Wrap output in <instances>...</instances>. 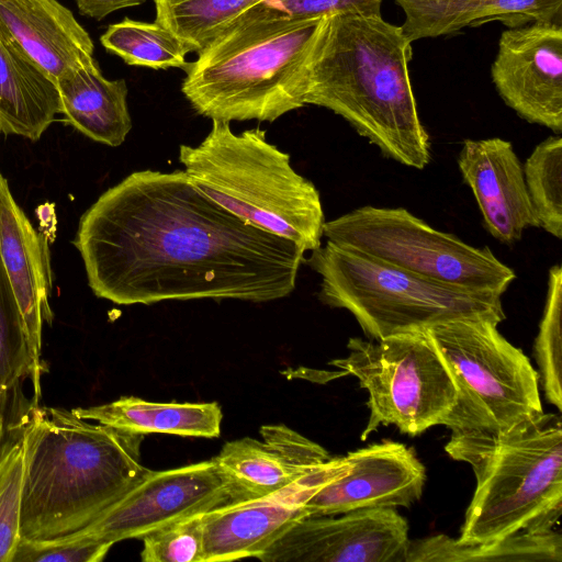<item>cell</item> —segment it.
<instances>
[{"label": "cell", "mask_w": 562, "mask_h": 562, "mask_svg": "<svg viewBox=\"0 0 562 562\" xmlns=\"http://www.w3.org/2000/svg\"><path fill=\"white\" fill-rule=\"evenodd\" d=\"M348 355L329 364L356 376L369 394V419L361 440L394 425L418 436L441 425L457 400L453 375L427 329L378 340L350 338Z\"/></svg>", "instance_id": "cell-10"}, {"label": "cell", "mask_w": 562, "mask_h": 562, "mask_svg": "<svg viewBox=\"0 0 562 562\" xmlns=\"http://www.w3.org/2000/svg\"><path fill=\"white\" fill-rule=\"evenodd\" d=\"M327 15L245 12L186 68L181 91L200 115L273 122L305 106L308 66Z\"/></svg>", "instance_id": "cell-4"}, {"label": "cell", "mask_w": 562, "mask_h": 562, "mask_svg": "<svg viewBox=\"0 0 562 562\" xmlns=\"http://www.w3.org/2000/svg\"><path fill=\"white\" fill-rule=\"evenodd\" d=\"M0 133H1V131H0Z\"/></svg>", "instance_id": "cell-36"}, {"label": "cell", "mask_w": 562, "mask_h": 562, "mask_svg": "<svg viewBox=\"0 0 562 562\" xmlns=\"http://www.w3.org/2000/svg\"><path fill=\"white\" fill-rule=\"evenodd\" d=\"M464 182L477 202L484 227L503 244L521 238L528 227H539L510 142L499 137L467 139L458 156Z\"/></svg>", "instance_id": "cell-16"}, {"label": "cell", "mask_w": 562, "mask_h": 562, "mask_svg": "<svg viewBox=\"0 0 562 562\" xmlns=\"http://www.w3.org/2000/svg\"><path fill=\"white\" fill-rule=\"evenodd\" d=\"M212 461L226 485L231 503L276 494L312 472L296 469L267 439L228 441Z\"/></svg>", "instance_id": "cell-23"}, {"label": "cell", "mask_w": 562, "mask_h": 562, "mask_svg": "<svg viewBox=\"0 0 562 562\" xmlns=\"http://www.w3.org/2000/svg\"><path fill=\"white\" fill-rule=\"evenodd\" d=\"M78 417L133 434L217 438L223 413L216 402H150L136 396L71 409Z\"/></svg>", "instance_id": "cell-22"}, {"label": "cell", "mask_w": 562, "mask_h": 562, "mask_svg": "<svg viewBox=\"0 0 562 562\" xmlns=\"http://www.w3.org/2000/svg\"><path fill=\"white\" fill-rule=\"evenodd\" d=\"M561 562L562 537L552 530L519 532L487 543L446 535L409 540L405 562Z\"/></svg>", "instance_id": "cell-24"}, {"label": "cell", "mask_w": 562, "mask_h": 562, "mask_svg": "<svg viewBox=\"0 0 562 562\" xmlns=\"http://www.w3.org/2000/svg\"><path fill=\"white\" fill-rule=\"evenodd\" d=\"M405 14L401 26L414 41L437 37L469 25L501 21L509 27L535 22L562 24V0H395Z\"/></svg>", "instance_id": "cell-19"}, {"label": "cell", "mask_w": 562, "mask_h": 562, "mask_svg": "<svg viewBox=\"0 0 562 562\" xmlns=\"http://www.w3.org/2000/svg\"><path fill=\"white\" fill-rule=\"evenodd\" d=\"M327 240L448 286L502 296L515 272L488 247L435 229L403 207L366 205L325 222Z\"/></svg>", "instance_id": "cell-9"}, {"label": "cell", "mask_w": 562, "mask_h": 562, "mask_svg": "<svg viewBox=\"0 0 562 562\" xmlns=\"http://www.w3.org/2000/svg\"><path fill=\"white\" fill-rule=\"evenodd\" d=\"M412 42L378 15L328 14L308 66L305 105L345 119L383 156L423 169L430 140L408 74Z\"/></svg>", "instance_id": "cell-2"}, {"label": "cell", "mask_w": 562, "mask_h": 562, "mask_svg": "<svg viewBox=\"0 0 562 562\" xmlns=\"http://www.w3.org/2000/svg\"><path fill=\"white\" fill-rule=\"evenodd\" d=\"M55 83L60 113L71 126L111 147L124 143L132 130L124 79H106L94 59Z\"/></svg>", "instance_id": "cell-21"}, {"label": "cell", "mask_w": 562, "mask_h": 562, "mask_svg": "<svg viewBox=\"0 0 562 562\" xmlns=\"http://www.w3.org/2000/svg\"><path fill=\"white\" fill-rule=\"evenodd\" d=\"M231 503L212 459L149 472L82 529L64 536L115 544Z\"/></svg>", "instance_id": "cell-11"}, {"label": "cell", "mask_w": 562, "mask_h": 562, "mask_svg": "<svg viewBox=\"0 0 562 562\" xmlns=\"http://www.w3.org/2000/svg\"><path fill=\"white\" fill-rule=\"evenodd\" d=\"M261 0H154L155 22L199 54Z\"/></svg>", "instance_id": "cell-25"}, {"label": "cell", "mask_w": 562, "mask_h": 562, "mask_svg": "<svg viewBox=\"0 0 562 562\" xmlns=\"http://www.w3.org/2000/svg\"><path fill=\"white\" fill-rule=\"evenodd\" d=\"M90 289L119 305L289 296L304 254L209 199L184 170L134 171L82 214L74 238Z\"/></svg>", "instance_id": "cell-1"}, {"label": "cell", "mask_w": 562, "mask_h": 562, "mask_svg": "<svg viewBox=\"0 0 562 562\" xmlns=\"http://www.w3.org/2000/svg\"><path fill=\"white\" fill-rule=\"evenodd\" d=\"M179 160L198 190L247 224L305 252L322 246L319 192L292 168L289 154L267 140L265 130L236 134L229 122L212 120L198 146H180Z\"/></svg>", "instance_id": "cell-6"}, {"label": "cell", "mask_w": 562, "mask_h": 562, "mask_svg": "<svg viewBox=\"0 0 562 562\" xmlns=\"http://www.w3.org/2000/svg\"><path fill=\"white\" fill-rule=\"evenodd\" d=\"M60 113L55 81L0 32V131L37 140Z\"/></svg>", "instance_id": "cell-20"}, {"label": "cell", "mask_w": 562, "mask_h": 562, "mask_svg": "<svg viewBox=\"0 0 562 562\" xmlns=\"http://www.w3.org/2000/svg\"><path fill=\"white\" fill-rule=\"evenodd\" d=\"M446 452L476 480L458 540L487 543L552 530L562 514V422L541 413L507 431L451 434Z\"/></svg>", "instance_id": "cell-5"}, {"label": "cell", "mask_w": 562, "mask_h": 562, "mask_svg": "<svg viewBox=\"0 0 562 562\" xmlns=\"http://www.w3.org/2000/svg\"><path fill=\"white\" fill-rule=\"evenodd\" d=\"M42 372L34 360L23 316L0 258V405L27 376L35 397H40Z\"/></svg>", "instance_id": "cell-27"}, {"label": "cell", "mask_w": 562, "mask_h": 562, "mask_svg": "<svg viewBox=\"0 0 562 562\" xmlns=\"http://www.w3.org/2000/svg\"><path fill=\"white\" fill-rule=\"evenodd\" d=\"M497 325L485 318H460L427 329L458 390L441 422L451 434L496 435L543 413L538 371Z\"/></svg>", "instance_id": "cell-8"}, {"label": "cell", "mask_w": 562, "mask_h": 562, "mask_svg": "<svg viewBox=\"0 0 562 562\" xmlns=\"http://www.w3.org/2000/svg\"><path fill=\"white\" fill-rule=\"evenodd\" d=\"M20 429L23 539L82 529L149 472L140 462L144 435L82 419L66 408L32 406Z\"/></svg>", "instance_id": "cell-3"}, {"label": "cell", "mask_w": 562, "mask_h": 562, "mask_svg": "<svg viewBox=\"0 0 562 562\" xmlns=\"http://www.w3.org/2000/svg\"><path fill=\"white\" fill-rule=\"evenodd\" d=\"M0 258L21 310L34 360L43 370V324L53 321L49 305L53 272L48 241L19 206L1 172Z\"/></svg>", "instance_id": "cell-17"}, {"label": "cell", "mask_w": 562, "mask_h": 562, "mask_svg": "<svg viewBox=\"0 0 562 562\" xmlns=\"http://www.w3.org/2000/svg\"><path fill=\"white\" fill-rule=\"evenodd\" d=\"M23 473L24 449L19 436L0 449V562H12L21 540Z\"/></svg>", "instance_id": "cell-30"}, {"label": "cell", "mask_w": 562, "mask_h": 562, "mask_svg": "<svg viewBox=\"0 0 562 562\" xmlns=\"http://www.w3.org/2000/svg\"><path fill=\"white\" fill-rule=\"evenodd\" d=\"M3 437H4V416H3L2 411L0 409V449L2 446Z\"/></svg>", "instance_id": "cell-35"}, {"label": "cell", "mask_w": 562, "mask_h": 562, "mask_svg": "<svg viewBox=\"0 0 562 562\" xmlns=\"http://www.w3.org/2000/svg\"><path fill=\"white\" fill-rule=\"evenodd\" d=\"M407 520L395 508H368L296 520L262 562H405Z\"/></svg>", "instance_id": "cell-12"}, {"label": "cell", "mask_w": 562, "mask_h": 562, "mask_svg": "<svg viewBox=\"0 0 562 562\" xmlns=\"http://www.w3.org/2000/svg\"><path fill=\"white\" fill-rule=\"evenodd\" d=\"M562 268L553 266L548 274V291L539 331L535 340V357L539 367V382L547 400L562 409Z\"/></svg>", "instance_id": "cell-29"}, {"label": "cell", "mask_w": 562, "mask_h": 562, "mask_svg": "<svg viewBox=\"0 0 562 562\" xmlns=\"http://www.w3.org/2000/svg\"><path fill=\"white\" fill-rule=\"evenodd\" d=\"M381 3L382 0H261L246 12L290 19H313L331 13L378 15L381 14Z\"/></svg>", "instance_id": "cell-33"}, {"label": "cell", "mask_w": 562, "mask_h": 562, "mask_svg": "<svg viewBox=\"0 0 562 562\" xmlns=\"http://www.w3.org/2000/svg\"><path fill=\"white\" fill-rule=\"evenodd\" d=\"M304 262L322 303L347 310L371 340L460 318L505 319L502 296L436 283L329 240Z\"/></svg>", "instance_id": "cell-7"}, {"label": "cell", "mask_w": 562, "mask_h": 562, "mask_svg": "<svg viewBox=\"0 0 562 562\" xmlns=\"http://www.w3.org/2000/svg\"><path fill=\"white\" fill-rule=\"evenodd\" d=\"M202 514H195L145 535L144 562H203Z\"/></svg>", "instance_id": "cell-31"}, {"label": "cell", "mask_w": 562, "mask_h": 562, "mask_svg": "<svg viewBox=\"0 0 562 562\" xmlns=\"http://www.w3.org/2000/svg\"><path fill=\"white\" fill-rule=\"evenodd\" d=\"M533 211L547 233L562 238V139L550 136L535 147L524 167Z\"/></svg>", "instance_id": "cell-28"}, {"label": "cell", "mask_w": 562, "mask_h": 562, "mask_svg": "<svg viewBox=\"0 0 562 562\" xmlns=\"http://www.w3.org/2000/svg\"><path fill=\"white\" fill-rule=\"evenodd\" d=\"M113 544L58 537L46 540L21 538L12 562H100Z\"/></svg>", "instance_id": "cell-32"}, {"label": "cell", "mask_w": 562, "mask_h": 562, "mask_svg": "<svg viewBox=\"0 0 562 562\" xmlns=\"http://www.w3.org/2000/svg\"><path fill=\"white\" fill-rule=\"evenodd\" d=\"M344 457L349 469L308 498L304 505L307 516L411 507L420 499L426 470L406 445L383 440Z\"/></svg>", "instance_id": "cell-15"}, {"label": "cell", "mask_w": 562, "mask_h": 562, "mask_svg": "<svg viewBox=\"0 0 562 562\" xmlns=\"http://www.w3.org/2000/svg\"><path fill=\"white\" fill-rule=\"evenodd\" d=\"M342 472L341 462L331 458L276 494L203 513V562L258 559L296 520L307 516L304 505L308 498Z\"/></svg>", "instance_id": "cell-13"}, {"label": "cell", "mask_w": 562, "mask_h": 562, "mask_svg": "<svg viewBox=\"0 0 562 562\" xmlns=\"http://www.w3.org/2000/svg\"><path fill=\"white\" fill-rule=\"evenodd\" d=\"M102 46L127 65L151 69L186 68L189 53L183 43L168 29L131 20L110 24L101 35Z\"/></svg>", "instance_id": "cell-26"}, {"label": "cell", "mask_w": 562, "mask_h": 562, "mask_svg": "<svg viewBox=\"0 0 562 562\" xmlns=\"http://www.w3.org/2000/svg\"><path fill=\"white\" fill-rule=\"evenodd\" d=\"M81 15L101 21L112 12L136 7L146 0H75Z\"/></svg>", "instance_id": "cell-34"}, {"label": "cell", "mask_w": 562, "mask_h": 562, "mask_svg": "<svg viewBox=\"0 0 562 562\" xmlns=\"http://www.w3.org/2000/svg\"><path fill=\"white\" fill-rule=\"evenodd\" d=\"M0 32L55 82L94 60L89 33L57 0H0Z\"/></svg>", "instance_id": "cell-18"}, {"label": "cell", "mask_w": 562, "mask_h": 562, "mask_svg": "<svg viewBox=\"0 0 562 562\" xmlns=\"http://www.w3.org/2000/svg\"><path fill=\"white\" fill-rule=\"evenodd\" d=\"M491 75L519 116L562 132V24L535 22L505 30Z\"/></svg>", "instance_id": "cell-14"}]
</instances>
